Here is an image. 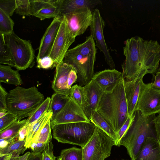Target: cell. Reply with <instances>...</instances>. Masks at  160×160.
Segmentation results:
<instances>
[{
    "label": "cell",
    "instance_id": "6",
    "mask_svg": "<svg viewBox=\"0 0 160 160\" xmlns=\"http://www.w3.org/2000/svg\"><path fill=\"white\" fill-rule=\"evenodd\" d=\"M96 127L91 122L58 124L52 128V137L59 142L77 145L82 148L92 137Z\"/></svg>",
    "mask_w": 160,
    "mask_h": 160
},
{
    "label": "cell",
    "instance_id": "29",
    "mask_svg": "<svg viewBox=\"0 0 160 160\" xmlns=\"http://www.w3.org/2000/svg\"><path fill=\"white\" fill-rule=\"evenodd\" d=\"M14 25L10 17L0 9V32L4 35L13 32Z\"/></svg>",
    "mask_w": 160,
    "mask_h": 160
},
{
    "label": "cell",
    "instance_id": "18",
    "mask_svg": "<svg viewBox=\"0 0 160 160\" xmlns=\"http://www.w3.org/2000/svg\"><path fill=\"white\" fill-rule=\"evenodd\" d=\"M73 68L63 61L56 66L52 84V88L55 92L69 95L70 90L67 88V80L68 74Z\"/></svg>",
    "mask_w": 160,
    "mask_h": 160
},
{
    "label": "cell",
    "instance_id": "49",
    "mask_svg": "<svg viewBox=\"0 0 160 160\" xmlns=\"http://www.w3.org/2000/svg\"><path fill=\"white\" fill-rule=\"evenodd\" d=\"M30 152H28L24 155L20 156L18 160H27Z\"/></svg>",
    "mask_w": 160,
    "mask_h": 160
},
{
    "label": "cell",
    "instance_id": "50",
    "mask_svg": "<svg viewBox=\"0 0 160 160\" xmlns=\"http://www.w3.org/2000/svg\"><path fill=\"white\" fill-rule=\"evenodd\" d=\"M153 121L157 122L160 123V112L159 113L158 115L155 117Z\"/></svg>",
    "mask_w": 160,
    "mask_h": 160
},
{
    "label": "cell",
    "instance_id": "1",
    "mask_svg": "<svg viewBox=\"0 0 160 160\" xmlns=\"http://www.w3.org/2000/svg\"><path fill=\"white\" fill-rule=\"evenodd\" d=\"M123 52L125 59L122 67L125 80L132 81L158 71L160 45L157 41L132 37L126 41Z\"/></svg>",
    "mask_w": 160,
    "mask_h": 160
},
{
    "label": "cell",
    "instance_id": "27",
    "mask_svg": "<svg viewBox=\"0 0 160 160\" xmlns=\"http://www.w3.org/2000/svg\"><path fill=\"white\" fill-rule=\"evenodd\" d=\"M27 122V119L17 120L4 130L0 132V139L9 138H18L20 129Z\"/></svg>",
    "mask_w": 160,
    "mask_h": 160
},
{
    "label": "cell",
    "instance_id": "5",
    "mask_svg": "<svg viewBox=\"0 0 160 160\" xmlns=\"http://www.w3.org/2000/svg\"><path fill=\"white\" fill-rule=\"evenodd\" d=\"M44 100L43 95L35 86L28 88L17 86L8 92V111L15 114L20 121L29 117Z\"/></svg>",
    "mask_w": 160,
    "mask_h": 160
},
{
    "label": "cell",
    "instance_id": "35",
    "mask_svg": "<svg viewBox=\"0 0 160 160\" xmlns=\"http://www.w3.org/2000/svg\"><path fill=\"white\" fill-rule=\"evenodd\" d=\"M16 0H0V9L10 17L16 8Z\"/></svg>",
    "mask_w": 160,
    "mask_h": 160
},
{
    "label": "cell",
    "instance_id": "43",
    "mask_svg": "<svg viewBox=\"0 0 160 160\" xmlns=\"http://www.w3.org/2000/svg\"><path fill=\"white\" fill-rule=\"evenodd\" d=\"M153 76L154 81L151 83V85L154 88L160 91V72H157L156 75Z\"/></svg>",
    "mask_w": 160,
    "mask_h": 160
},
{
    "label": "cell",
    "instance_id": "45",
    "mask_svg": "<svg viewBox=\"0 0 160 160\" xmlns=\"http://www.w3.org/2000/svg\"><path fill=\"white\" fill-rule=\"evenodd\" d=\"M42 153L30 152L27 160H41Z\"/></svg>",
    "mask_w": 160,
    "mask_h": 160
},
{
    "label": "cell",
    "instance_id": "47",
    "mask_svg": "<svg viewBox=\"0 0 160 160\" xmlns=\"http://www.w3.org/2000/svg\"><path fill=\"white\" fill-rule=\"evenodd\" d=\"M20 156L16 157L11 154H7L0 157V160H18Z\"/></svg>",
    "mask_w": 160,
    "mask_h": 160
},
{
    "label": "cell",
    "instance_id": "8",
    "mask_svg": "<svg viewBox=\"0 0 160 160\" xmlns=\"http://www.w3.org/2000/svg\"><path fill=\"white\" fill-rule=\"evenodd\" d=\"M115 141L96 127L92 137L82 148L83 160H105L111 153Z\"/></svg>",
    "mask_w": 160,
    "mask_h": 160
},
{
    "label": "cell",
    "instance_id": "13",
    "mask_svg": "<svg viewBox=\"0 0 160 160\" xmlns=\"http://www.w3.org/2000/svg\"><path fill=\"white\" fill-rule=\"evenodd\" d=\"M66 16L68 28L76 38L82 34L90 26L93 19L90 8L85 7L77 9Z\"/></svg>",
    "mask_w": 160,
    "mask_h": 160
},
{
    "label": "cell",
    "instance_id": "38",
    "mask_svg": "<svg viewBox=\"0 0 160 160\" xmlns=\"http://www.w3.org/2000/svg\"><path fill=\"white\" fill-rule=\"evenodd\" d=\"M37 68L43 69H52L54 68V62L50 57L47 56L37 61Z\"/></svg>",
    "mask_w": 160,
    "mask_h": 160
},
{
    "label": "cell",
    "instance_id": "33",
    "mask_svg": "<svg viewBox=\"0 0 160 160\" xmlns=\"http://www.w3.org/2000/svg\"><path fill=\"white\" fill-rule=\"evenodd\" d=\"M17 7L15 12L20 15H31V0H16Z\"/></svg>",
    "mask_w": 160,
    "mask_h": 160
},
{
    "label": "cell",
    "instance_id": "14",
    "mask_svg": "<svg viewBox=\"0 0 160 160\" xmlns=\"http://www.w3.org/2000/svg\"><path fill=\"white\" fill-rule=\"evenodd\" d=\"M83 88L84 100L82 108L89 119L92 113L97 111L104 91L92 80L83 86Z\"/></svg>",
    "mask_w": 160,
    "mask_h": 160
},
{
    "label": "cell",
    "instance_id": "24",
    "mask_svg": "<svg viewBox=\"0 0 160 160\" xmlns=\"http://www.w3.org/2000/svg\"><path fill=\"white\" fill-rule=\"evenodd\" d=\"M90 122L112 139L115 142L117 140V134L106 121L95 111L93 112L89 119Z\"/></svg>",
    "mask_w": 160,
    "mask_h": 160
},
{
    "label": "cell",
    "instance_id": "52",
    "mask_svg": "<svg viewBox=\"0 0 160 160\" xmlns=\"http://www.w3.org/2000/svg\"><path fill=\"white\" fill-rule=\"evenodd\" d=\"M58 160H65V159L63 158L59 157Z\"/></svg>",
    "mask_w": 160,
    "mask_h": 160
},
{
    "label": "cell",
    "instance_id": "23",
    "mask_svg": "<svg viewBox=\"0 0 160 160\" xmlns=\"http://www.w3.org/2000/svg\"><path fill=\"white\" fill-rule=\"evenodd\" d=\"M8 65H0V82L19 86L23 83L18 70Z\"/></svg>",
    "mask_w": 160,
    "mask_h": 160
},
{
    "label": "cell",
    "instance_id": "22",
    "mask_svg": "<svg viewBox=\"0 0 160 160\" xmlns=\"http://www.w3.org/2000/svg\"><path fill=\"white\" fill-rule=\"evenodd\" d=\"M52 114V112L48 110L28 128V132L25 145L26 149L29 148L31 144L35 141L44 126L51 119Z\"/></svg>",
    "mask_w": 160,
    "mask_h": 160
},
{
    "label": "cell",
    "instance_id": "4",
    "mask_svg": "<svg viewBox=\"0 0 160 160\" xmlns=\"http://www.w3.org/2000/svg\"><path fill=\"white\" fill-rule=\"evenodd\" d=\"M155 117V115L146 117L139 111L135 112L131 124L118 145L126 148L132 160L135 158L146 139L154 136L152 125Z\"/></svg>",
    "mask_w": 160,
    "mask_h": 160
},
{
    "label": "cell",
    "instance_id": "32",
    "mask_svg": "<svg viewBox=\"0 0 160 160\" xmlns=\"http://www.w3.org/2000/svg\"><path fill=\"white\" fill-rule=\"evenodd\" d=\"M69 96L82 108L84 100L83 86L77 84L72 86L70 90Z\"/></svg>",
    "mask_w": 160,
    "mask_h": 160
},
{
    "label": "cell",
    "instance_id": "39",
    "mask_svg": "<svg viewBox=\"0 0 160 160\" xmlns=\"http://www.w3.org/2000/svg\"><path fill=\"white\" fill-rule=\"evenodd\" d=\"M133 118V115L132 117H128L124 124L117 133V140L115 142V145L118 146L124 134L128 130L131 124Z\"/></svg>",
    "mask_w": 160,
    "mask_h": 160
},
{
    "label": "cell",
    "instance_id": "48",
    "mask_svg": "<svg viewBox=\"0 0 160 160\" xmlns=\"http://www.w3.org/2000/svg\"><path fill=\"white\" fill-rule=\"evenodd\" d=\"M152 123L154 124L157 138L158 139L160 142V123L153 121Z\"/></svg>",
    "mask_w": 160,
    "mask_h": 160
},
{
    "label": "cell",
    "instance_id": "16",
    "mask_svg": "<svg viewBox=\"0 0 160 160\" xmlns=\"http://www.w3.org/2000/svg\"><path fill=\"white\" fill-rule=\"evenodd\" d=\"M61 22V17L54 18L41 39L36 61L48 55L55 40Z\"/></svg>",
    "mask_w": 160,
    "mask_h": 160
},
{
    "label": "cell",
    "instance_id": "10",
    "mask_svg": "<svg viewBox=\"0 0 160 160\" xmlns=\"http://www.w3.org/2000/svg\"><path fill=\"white\" fill-rule=\"evenodd\" d=\"M136 110L146 117L160 112V91L154 88L151 83L142 84Z\"/></svg>",
    "mask_w": 160,
    "mask_h": 160
},
{
    "label": "cell",
    "instance_id": "7",
    "mask_svg": "<svg viewBox=\"0 0 160 160\" xmlns=\"http://www.w3.org/2000/svg\"><path fill=\"white\" fill-rule=\"evenodd\" d=\"M11 58L12 67L18 70L32 68L35 64V50L29 40L23 39L13 32L4 35Z\"/></svg>",
    "mask_w": 160,
    "mask_h": 160
},
{
    "label": "cell",
    "instance_id": "20",
    "mask_svg": "<svg viewBox=\"0 0 160 160\" xmlns=\"http://www.w3.org/2000/svg\"><path fill=\"white\" fill-rule=\"evenodd\" d=\"M134 160H160V142L154 136L148 137Z\"/></svg>",
    "mask_w": 160,
    "mask_h": 160
},
{
    "label": "cell",
    "instance_id": "46",
    "mask_svg": "<svg viewBox=\"0 0 160 160\" xmlns=\"http://www.w3.org/2000/svg\"><path fill=\"white\" fill-rule=\"evenodd\" d=\"M36 147L33 152L42 153L44 150L46 143L40 142H37Z\"/></svg>",
    "mask_w": 160,
    "mask_h": 160
},
{
    "label": "cell",
    "instance_id": "11",
    "mask_svg": "<svg viewBox=\"0 0 160 160\" xmlns=\"http://www.w3.org/2000/svg\"><path fill=\"white\" fill-rule=\"evenodd\" d=\"M92 13V21L90 26L91 35L96 43V46L103 53L108 65L112 69H114L115 64L104 37L103 31L105 25L104 21L98 9H94Z\"/></svg>",
    "mask_w": 160,
    "mask_h": 160
},
{
    "label": "cell",
    "instance_id": "31",
    "mask_svg": "<svg viewBox=\"0 0 160 160\" xmlns=\"http://www.w3.org/2000/svg\"><path fill=\"white\" fill-rule=\"evenodd\" d=\"M59 157L65 160H83L82 149L76 147L63 149L61 151Z\"/></svg>",
    "mask_w": 160,
    "mask_h": 160
},
{
    "label": "cell",
    "instance_id": "2",
    "mask_svg": "<svg viewBox=\"0 0 160 160\" xmlns=\"http://www.w3.org/2000/svg\"><path fill=\"white\" fill-rule=\"evenodd\" d=\"M124 81L123 77L105 91L97 110L116 134L129 116Z\"/></svg>",
    "mask_w": 160,
    "mask_h": 160
},
{
    "label": "cell",
    "instance_id": "30",
    "mask_svg": "<svg viewBox=\"0 0 160 160\" xmlns=\"http://www.w3.org/2000/svg\"><path fill=\"white\" fill-rule=\"evenodd\" d=\"M0 63L12 67V63L8 46L4 35L0 32Z\"/></svg>",
    "mask_w": 160,
    "mask_h": 160
},
{
    "label": "cell",
    "instance_id": "40",
    "mask_svg": "<svg viewBox=\"0 0 160 160\" xmlns=\"http://www.w3.org/2000/svg\"><path fill=\"white\" fill-rule=\"evenodd\" d=\"M8 92L0 84V112H7V98Z\"/></svg>",
    "mask_w": 160,
    "mask_h": 160
},
{
    "label": "cell",
    "instance_id": "37",
    "mask_svg": "<svg viewBox=\"0 0 160 160\" xmlns=\"http://www.w3.org/2000/svg\"><path fill=\"white\" fill-rule=\"evenodd\" d=\"M52 138H50L46 144L45 149L42 152L41 160H55L56 157L53 153Z\"/></svg>",
    "mask_w": 160,
    "mask_h": 160
},
{
    "label": "cell",
    "instance_id": "17",
    "mask_svg": "<svg viewBox=\"0 0 160 160\" xmlns=\"http://www.w3.org/2000/svg\"><path fill=\"white\" fill-rule=\"evenodd\" d=\"M144 76H141L132 81L124 80L125 95L128 114L130 117H132L136 111L141 86L143 82V78Z\"/></svg>",
    "mask_w": 160,
    "mask_h": 160
},
{
    "label": "cell",
    "instance_id": "28",
    "mask_svg": "<svg viewBox=\"0 0 160 160\" xmlns=\"http://www.w3.org/2000/svg\"><path fill=\"white\" fill-rule=\"evenodd\" d=\"M51 98L48 97L39 106L27 119L26 124L28 128L38 119L45 112L48 111L50 106Z\"/></svg>",
    "mask_w": 160,
    "mask_h": 160
},
{
    "label": "cell",
    "instance_id": "34",
    "mask_svg": "<svg viewBox=\"0 0 160 160\" xmlns=\"http://www.w3.org/2000/svg\"><path fill=\"white\" fill-rule=\"evenodd\" d=\"M51 119H49L47 122L40 131L36 140L33 142H38L46 143L50 138H52L50 124Z\"/></svg>",
    "mask_w": 160,
    "mask_h": 160
},
{
    "label": "cell",
    "instance_id": "15",
    "mask_svg": "<svg viewBox=\"0 0 160 160\" xmlns=\"http://www.w3.org/2000/svg\"><path fill=\"white\" fill-rule=\"evenodd\" d=\"M59 0H31V15L41 20L58 17Z\"/></svg>",
    "mask_w": 160,
    "mask_h": 160
},
{
    "label": "cell",
    "instance_id": "12",
    "mask_svg": "<svg viewBox=\"0 0 160 160\" xmlns=\"http://www.w3.org/2000/svg\"><path fill=\"white\" fill-rule=\"evenodd\" d=\"M79 122H90L82 108L69 97L65 105L52 120L51 128L60 124Z\"/></svg>",
    "mask_w": 160,
    "mask_h": 160
},
{
    "label": "cell",
    "instance_id": "41",
    "mask_svg": "<svg viewBox=\"0 0 160 160\" xmlns=\"http://www.w3.org/2000/svg\"><path fill=\"white\" fill-rule=\"evenodd\" d=\"M78 78L77 72L73 68L70 71L68 76L67 87L69 90L72 86V85L77 81Z\"/></svg>",
    "mask_w": 160,
    "mask_h": 160
},
{
    "label": "cell",
    "instance_id": "3",
    "mask_svg": "<svg viewBox=\"0 0 160 160\" xmlns=\"http://www.w3.org/2000/svg\"><path fill=\"white\" fill-rule=\"evenodd\" d=\"M92 36L87 37L83 43L68 49L63 60L71 65L78 75V85L84 86L90 82L94 74L97 48Z\"/></svg>",
    "mask_w": 160,
    "mask_h": 160
},
{
    "label": "cell",
    "instance_id": "42",
    "mask_svg": "<svg viewBox=\"0 0 160 160\" xmlns=\"http://www.w3.org/2000/svg\"><path fill=\"white\" fill-rule=\"evenodd\" d=\"M28 132V127L26 124L23 126L20 130L18 133V140L19 141L26 140Z\"/></svg>",
    "mask_w": 160,
    "mask_h": 160
},
{
    "label": "cell",
    "instance_id": "19",
    "mask_svg": "<svg viewBox=\"0 0 160 160\" xmlns=\"http://www.w3.org/2000/svg\"><path fill=\"white\" fill-rule=\"evenodd\" d=\"M123 77L122 72L115 69H111L97 72L94 73L92 80L105 92L116 84Z\"/></svg>",
    "mask_w": 160,
    "mask_h": 160
},
{
    "label": "cell",
    "instance_id": "51",
    "mask_svg": "<svg viewBox=\"0 0 160 160\" xmlns=\"http://www.w3.org/2000/svg\"><path fill=\"white\" fill-rule=\"evenodd\" d=\"M7 112H0V118L3 117L6 115Z\"/></svg>",
    "mask_w": 160,
    "mask_h": 160
},
{
    "label": "cell",
    "instance_id": "44",
    "mask_svg": "<svg viewBox=\"0 0 160 160\" xmlns=\"http://www.w3.org/2000/svg\"><path fill=\"white\" fill-rule=\"evenodd\" d=\"M17 140H18V138H12L0 139V149L6 147L10 143Z\"/></svg>",
    "mask_w": 160,
    "mask_h": 160
},
{
    "label": "cell",
    "instance_id": "36",
    "mask_svg": "<svg viewBox=\"0 0 160 160\" xmlns=\"http://www.w3.org/2000/svg\"><path fill=\"white\" fill-rule=\"evenodd\" d=\"M17 120L18 118L15 114L8 111L5 115L0 118V132L7 128Z\"/></svg>",
    "mask_w": 160,
    "mask_h": 160
},
{
    "label": "cell",
    "instance_id": "25",
    "mask_svg": "<svg viewBox=\"0 0 160 160\" xmlns=\"http://www.w3.org/2000/svg\"><path fill=\"white\" fill-rule=\"evenodd\" d=\"M69 96L60 93L55 92L51 98L49 110L52 113L51 120H53L65 105Z\"/></svg>",
    "mask_w": 160,
    "mask_h": 160
},
{
    "label": "cell",
    "instance_id": "26",
    "mask_svg": "<svg viewBox=\"0 0 160 160\" xmlns=\"http://www.w3.org/2000/svg\"><path fill=\"white\" fill-rule=\"evenodd\" d=\"M26 140L19 141L17 140L8 144L6 147L0 149V157L11 154L12 156L18 157L22 154L26 149L25 146Z\"/></svg>",
    "mask_w": 160,
    "mask_h": 160
},
{
    "label": "cell",
    "instance_id": "21",
    "mask_svg": "<svg viewBox=\"0 0 160 160\" xmlns=\"http://www.w3.org/2000/svg\"><path fill=\"white\" fill-rule=\"evenodd\" d=\"M101 2L96 0H59L58 17H62L80 8L88 7L91 9Z\"/></svg>",
    "mask_w": 160,
    "mask_h": 160
},
{
    "label": "cell",
    "instance_id": "9",
    "mask_svg": "<svg viewBox=\"0 0 160 160\" xmlns=\"http://www.w3.org/2000/svg\"><path fill=\"white\" fill-rule=\"evenodd\" d=\"M75 37L70 31L65 16L61 17V23L57 36L48 56L53 60L54 68L60 63Z\"/></svg>",
    "mask_w": 160,
    "mask_h": 160
}]
</instances>
